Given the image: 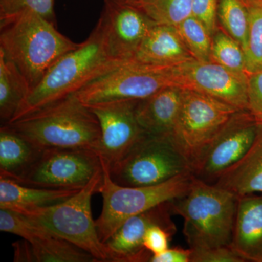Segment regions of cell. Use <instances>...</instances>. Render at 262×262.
I'll return each instance as SVG.
<instances>
[{
    "mask_svg": "<svg viewBox=\"0 0 262 262\" xmlns=\"http://www.w3.org/2000/svg\"><path fill=\"white\" fill-rule=\"evenodd\" d=\"M218 20L224 32L234 39L245 51L247 46L249 19L242 0H219Z\"/></svg>",
    "mask_w": 262,
    "mask_h": 262,
    "instance_id": "d4e9b609",
    "label": "cell"
},
{
    "mask_svg": "<svg viewBox=\"0 0 262 262\" xmlns=\"http://www.w3.org/2000/svg\"><path fill=\"white\" fill-rule=\"evenodd\" d=\"M183 89L168 86L139 100L136 116L143 130L153 135H172L182 104Z\"/></svg>",
    "mask_w": 262,
    "mask_h": 262,
    "instance_id": "e0dca14e",
    "label": "cell"
},
{
    "mask_svg": "<svg viewBox=\"0 0 262 262\" xmlns=\"http://www.w3.org/2000/svg\"><path fill=\"white\" fill-rule=\"evenodd\" d=\"M249 19L247 46L245 50L247 74L262 70V3L246 5Z\"/></svg>",
    "mask_w": 262,
    "mask_h": 262,
    "instance_id": "83f0119b",
    "label": "cell"
},
{
    "mask_svg": "<svg viewBox=\"0 0 262 262\" xmlns=\"http://www.w3.org/2000/svg\"><path fill=\"white\" fill-rule=\"evenodd\" d=\"M192 249L168 248L160 254L152 255L149 262H191Z\"/></svg>",
    "mask_w": 262,
    "mask_h": 262,
    "instance_id": "836d02e7",
    "label": "cell"
},
{
    "mask_svg": "<svg viewBox=\"0 0 262 262\" xmlns=\"http://www.w3.org/2000/svg\"><path fill=\"white\" fill-rule=\"evenodd\" d=\"M102 170L98 192L103 198V208L96 224L103 244L130 217L183 195L194 178L192 173H186L157 185L125 187L113 182L107 167L102 165Z\"/></svg>",
    "mask_w": 262,
    "mask_h": 262,
    "instance_id": "8992f818",
    "label": "cell"
},
{
    "mask_svg": "<svg viewBox=\"0 0 262 262\" xmlns=\"http://www.w3.org/2000/svg\"><path fill=\"white\" fill-rule=\"evenodd\" d=\"M248 111L258 122H262V70L248 74Z\"/></svg>",
    "mask_w": 262,
    "mask_h": 262,
    "instance_id": "d6a6232c",
    "label": "cell"
},
{
    "mask_svg": "<svg viewBox=\"0 0 262 262\" xmlns=\"http://www.w3.org/2000/svg\"><path fill=\"white\" fill-rule=\"evenodd\" d=\"M43 149L34 145L8 125L0 128V177L15 179L32 165Z\"/></svg>",
    "mask_w": 262,
    "mask_h": 262,
    "instance_id": "44dd1931",
    "label": "cell"
},
{
    "mask_svg": "<svg viewBox=\"0 0 262 262\" xmlns=\"http://www.w3.org/2000/svg\"><path fill=\"white\" fill-rule=\"evenodd\" d=\"M230 246L245 261L262 262V194L238 196Z\"/></svg>",
    "mask_w": 262,
    "mask_h": 262,
    "instance_id": "2e32d148",
    "label": "cell"
},
{
    "mask_svg": "<svg viewBox=\"0 0 262 262\" xmlns=\"http://www.w3.org/2000/svg\"><path fill=\"white\" fill-rule=\"evenodd\" d=\"M246 5L256 4V3H261L262 0H242Z\"/></svg>",
    "mask_w": 262,
    "mask_h": 262,
    "instance_id": "e575fe53",
    "label": "cell"
},
{
    "mask_svg": "<svg viewBox=\"0 0 262 262\" xmlns=\"http://www.w3.org/2000/svg\"><path fill=\"white\" fill-rule=\"evenodd\" d=\"M98 24L108 56L115 61L132 59L136 50L156 23L135 7L104 0Z\"/></svg>",
    "mask_w": 262,
    "mask_h": 262,
    "instance_id": "5bb4252c",
    "label": "cell"
},
{
    "mask_svg": "<svg viewBox=\"0 0 262 262\" xmlns=\"http://www.w3.org/2000/svg\"><path fill=\"white\" fill-rule=\"evenodd\" d=\"M215 185L237 196L262 193V122L244 156L222 174Z\"/></svg>",
    "mask_w": 262,
    "mask_h": 262,
    "instance_id": "d6986e66",
    "label": "cell"
},
{
    "mask_svg": "<svg viewBox=\"0 0 262 262\" xmlns=\"http://www.w3.org/2000/svg\"><path fill=\"white\" fill-rule=\"evenodd\" d=\"M54 0H0V20L33 12L56 24Z\"/></svg>",
    "mask_w": 262,
    "mask_h": 262,
    "instance_id": "f1b7e54d",
    "label": "cell"
},
{
    "mask_svg": "<svg viewBox=\"0 0 262 262\" xmlns=\"http://www.w3.org/2000/svg\"><path fill=\"white\" fill-rule=\"evenodd\" d=\"M177 230L155 225L146 231L144 239V248L152 255L160 254L169 248L170 239Z\"/></svg>",
    "mask_w": 262,
    "mask_h": 262,
    "instance_id": "1f68e13d",
    "label": "cell"
},
{
    "mask_svg": "<svg viewBox=\"0 0 262 262\" xmlns=\"http://www.w3.org/2000/svg\"><path fill=\"white\" fill-rule=\"evenodd\" d=\"M113 182L125 187L157 185L186 173L192 165L171 135L144 134L118 163L108 169Z\"/></svg>",
    "mask_w": 262,
    "mask_h": 262,
    "instance_id": "52a82bcc",
    "label": "cell"
},
{
    "mask_svg": "<svg viewBox=\"0 0 262 262\" xmlns=\"http://www.w3.org/2000/svg\"><path fill=\"white\" fill-rule=\"evenodd\" d=\"M211 61L236 73L248 75L244 49L227 33L219 29L213 36Z\"/></svg>",
    "mask_w": 262,
    "mask_h": 262,
    "instance_id": "4316f807",
    "label": "cell"
},
{
    "mask_svg": "<svg viewBox=\"0 0 262 262\" xmlns=\"http://www.w3.org/2000/svg\"><path fill=\"white\" fill-rule=\"evenodd\" d=\"M238 196L224 188L194 177L189 190L170 201L173 214L184 220L189 248L230 246Z\"/></svg>",
    "mask_w": 262,
    "mask_h": 262,
    "instance_id": "3957f363",
    "label": "cell"
},
{
    "mask_svg": "<svg viewBox=\"0 0 262 262\" xmlns=\"http://www.w3.org/2000/svg\"><path fill=\"white\" fill-rule=\"evenodd\" d=\"M238 110L206 94L183 89L172 138L191 165Z\"/></svg>",
    "mask_w": 262,
    "mask_h": 262,
    "instance_id": "9c48e42d",
    "label": "cell"
},
{
    "mask_svg": "<svg viewBox=\"0 0 262 262\" xmlns=\"http://www.w3.org/2000/svg\"><path fill=\"white\" fill-rule=\"evenodd\" d=\"M135 7L157 24L176 27L190 17L193 0H117Z\"/></svg>",
    "mask_w": 262,
    "mask_h": 262,
    "instance_id": "cb8c5ba5",
    "label": "cell"
},
{
    "mask_svg": "<svg viewBox=\"0 0 262 262\" xmlns=\"http://www.w3.org/2000/svg\"><path fill=\"white\" fill-rule=\"evenodd\" d=\"M258 125V122L248 110L236 112L193 164L194 177L214 184L247 152Z\"/></svg>",
    "mask_w": 262,
    "mask_h": 262,
    "instance_id": "8fae6325",
    "label": "cell"
},
{
    "mask_svg": "<svg viewBox=\"0 0 262 262\" xmlns=\"http://www.w3.org/2000/svg\"><path fill=\"white\" fill-rule=\"evenodd\" d=\"M35 225L34 234L27 241L28 261L97 262L84 250Z\"/></svg>",
    "mask_w": 262,
    "mask_h": 262,
    "instance_id": "7402d4cb",
    "label": "cell"
},
{
    "mask_svg": "<svg viewBox=\"0 0 262 262\" xmlns=\"http://www.w3.org/2000/svg\"><path fill=\"white\" fill-rule=\"evenodd\" d=\"M173 85L216 98L238 110H248V75L212 61L193 59L170 67Z\"/></svg>",
    "mask_w": 262,
    "mask_h": 262,
    "instance_id": "7c38bea8",
    "label": "cell"
},
{
    "mask_svg": "<svg viewBox=\"0 0 262 262\" xmlns=\"http://www.w3.org/2000/svg\"><path fill=\"white\" fill-rule=\"evenodd\" d=\"M119 1H120V0H119Z\"/></svg>",
    "mask_w": 262,
    "mask_h": 262,
    "instance_id": "d590c367",
    "label": "cell"
},
{
    "mask_svg": "<svg viewBox=\"0 0 262 262\" xmlns=\"http://www.w3.org/2000/svg\"><path fill=\"white\" fill-rule=\"evenodd\" d=\"M132 59L146 64L173 67L194 58L176 27L156 24L139 45Z\"/></svg>",
    "mask_w": 262,
    "mask_h": 262,
    "instance_id": "ac0fdd59",
    "label": "cell"
},
{
    "mask_svg": "<svg viewBox=\"0 0 262 262\" xmlns=\"http://www.w3.org/2000/svg\"><path fill=\"white\" fill-rule=\"evenodd\" d=\"M56 25L33 12L0 20V51L25 77L31 91L52 66L80 45Z\"/></svg>",
    "mask_w": 262,
    "mask_h": 262,
    "instance_id": "6da1fadb",
    "label": "cell"
},
{
    "mask_svg": "<svg viewBox=\"0 0 262 262\" xmlns=\"http://www.w3.org/2000/svg\"><path fill=\"white\" fill-rule=\"evenodd\" d=\"M192 249L191 262H244L230 246Z\"/></svg>",
    "mask_w": 262,
    "mask_h": 262,
    "instance_id": "f546056e",
    "label": "cell"
},
{
    "mask_svg": "<svg viewBox=\"0 0 262 262\" xmlns=\"http://www.w3.org/2000/svg\"><path fill=\"white\" fill-rule=\"evenodd\" d=\"M171 215L169 201L125 221L104 243L108 262L149 261L152 254L144 246L146 231L155 225L177 230Z\"/></svg>",
    "mask_w": 262,
    "mask_h": 262,
    "instance_id": "9a60e30c",
    "label": "cell"
},
{
    "mask_svg": "<svg viewBox=\"0 0 262 262\" xmlns=\"http://www.w3.org/2000/svg\"><path fill=\"white\" fill-rule=\"evenodd\" d=\"M102 177L101 169L85 187L61 203L13 211L27 217L50 233L84 250L96 261L108 262L106 248L99 238L91 212V198L98 192Z\"/></svg>",
    "mask_w": 262,
    "mask_h": 262,
    "instance_id": "5b68a950",
    "label": "cell"
},
{
    "mask_svg": "<svg viewBox=\"0 0 262 262\" xmlns=\"http://www.w3.org/2000/svg\"><path fill=\"white\" fill-rule=\"evenodd\" d=\"M41 148H83L97 151L101 129L97 117L75 95L5 124Z\"/></svg>",
    "mask_w": 262,
    "mask_h": 262,
    "instance_id": "277c9868",
    "label": "cell"
},
{
    "mask_svg": "<svg viewBox=\"0 0 262 262\" xmlns=\"http://www.w3.org/2000/svg\"><path fill=\"white\" fill-rule=\"evenodd\" d=\"M31 92L25 77L0 51V119L9 123Z\"/></svg>",
    "mask_w": 262,
    "mask_h": 262,
    "instance_id": "603a6c76",
    "label": "cell"
},
{
    "mask_svg": "<svg viewBox=\"0 0 262 262\" xmlns=\"http://www.w3.org/2000/svg\"><path fill=\"white\" fill-rule=\"evenodd\" d=\"M219 0H193L192 15L199 20L212 37L218 30Z\"/></svg>",
    "mask_w": 262,
    "mask_h": 262,
    "instance_id": "4dcf8cb0",
    "label": "cell"
},
{
    "mask_svg": "<svg viewBox=\"0 0 262 262\" xmlns=\"http://www.w3.org/2000/svg\"><path fill=\"white\" fill-rule=\"evenodd\" d=\"M139 101L119 100L89 106L99 122L98 155L108 169L120 161L145 134L136 116Z\"/></svg>",
    "mask_w": 262,
    "mask_h": 262,
    "instance_id": "4fadbf2b",
    "label": "cell"
},
{
    "mask_svg": "<svg viewBox=\"0 0 262 262\" xmlns=\"http://www.w3.org/2000/svg\"><path fill=\"white\" fill-rule=\"evenodd\" d=\"M120 62L108 56L102 31L96 24L86 40L52 66L31 91L11 122L75 94Z\"/></svg>",
    "mask_w": 262,
    "mask_h": 262,
    "instance_id": "7a4b0ae2",
    "label": "cell"
},
{
    "mask_svg": "<svg viewBox=\"0 0 262 262\" xmlns=\"http://www.w3.org/2000/svg\"><path fill=\"white\" fill-rule=\"evenodd\" d=\"M102 169L97 151L83 148H46L15 182L30 187L81 189Z\"/></svg>",
    "mask_w": 262,
    "mask_h": 262,
    "instance_id": "30bf717a",
    "label": "cell"
},
{
    "mask_svg": "<svg viewBox=\"0 0 262 262\" xmlns=\"http://www.w3.org/2000/svg\"><path fill=\"white\" fill-rule=\"evenodd\" d=\"M177 29L194 59L201 61H211L213 37L199 20L191 15L179 24Z\"/></svg>",
    "mask_w": 262,
    "mask_h": 262,
    "instance_id": "484cf974",
    "label": "cell"
},
{
    "mask_svg": "<svg viewBox=\"0 0 262 262\" xmlns=\"http://www.w3.org/2000/svg\"><path fill=\"white\" fill-rule=\"evenodd\" d=\"M80 189H55L30 187L0 177V208L17 211L61 203Z\"/></svg>",
    "mask_w": 262,
    "mask_h": 262,
    "instance_id": "ffe728a7",
    "label": "cell"
},
{
    "mask_svg": "<svg viewBox=\"0 0 262 262\" xmlns=\"http://www.w3.org/2000/svg\"><path fill=\"white\" fill-rule=\"evenodd\" d=\"M170 85H173L170 67L130 59L120 62L73 95L89 106L119 100L144 99Z\"/></svg>",
    "mask_w": 262,
    "mask_h": 262,
    "instance_id": "ba28073f",
    "label": "cell"
}]
</instances>
